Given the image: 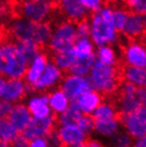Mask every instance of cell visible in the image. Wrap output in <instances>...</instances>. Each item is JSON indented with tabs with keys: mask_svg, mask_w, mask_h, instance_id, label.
<instances>
[{
	"mask_svg": "<svg viewBox=\"0 0 146 147\" xmlns=\"http://www.w3.org/2000/svg\"><path fill=\"white\" fill-rule=\"evenodd\" d=\"M4 82V79L2 77H0V91H1V88H2V84Z\"/></svg>",
	"mask_w": 146,
	"mask_h": 147,
	"instance_id": "obj_39",
	"label": "cell"
},
{
	"mask_svg": "<svg viewBox=\"0 0 146 147\" xmlns=\"http://www.w3.org/2000/svg\"><path fill=\"white\" fill-rule=\"evenodd\" d=\"M89 79L102 100L115 95L124 82L121 71L115 65H107L99 60H95Z\"/></svg>",
	"mask_w": 146,
	"mask_h": 147,
	"instance_id": "obj_1",
	"label": "cell"
},
{
	"mask_svg": "<svg viewBox=\"0 0 146 147\" xmlns=\"http://www.w3.org/2000/svg\"><path fill=\"white\" fill-rule=\"evenodd\" d=\"M118 121L114 119H107V121H94V130L102 136H114L118 130Z\"/></svg>",
	"mask_w": 146,
	"mask_h": 147,
	"instance_id": "obj_26",
	"label": "cell"
},
{
	"mask_svg": "<svg viewBox=\"0 0 146 147\" xmlns=\"http://www.w3.org/2000/svg\"></svg>",
	"mask_w": 146,
	"mask_h": 147,
	"instance_id": "obj_41",
	"label": "cell"
},
{
	"mask_svg": "<svg viewBox=\"0 0 146 147\" xmlns=\"http://www.w3.org/2000/svg\"><path fill=\"white\" fill-rule=\"evenodd\" d=\"M65 74L58 68L53 63L50 61L46 65V68L34 83L28 85V90L30 92H37L41 94H47L50 93L51 90L55 88H60L61 81L64 78Z\"/></svg>",
	"mask_w": 146,
	"mask_h": 147,
	"instance_id": "obj_7",
	"label": "cell"
},
{
	"mask_svg": "<svg viewBox=\"0 0 146 147\" xmlns=\"http://www.w3.org/2000/svg\"><path fill=\"white\" fill-rule=\"evenodd\" d=\"M48 62H49V58H48L47 50L45 49L44 51L41 52L40 55H37L30 62V65L28 66V69H27L25 75L27 84H32L41 77V75L45 70Z\"/></svg>",
	"mask_w": 146,
	"mask_h": 147,
	"instance_id": "obj_14",
	"label": "cell"
},
{
	"mask_svg": "<svg viewBox=\"0 0 146 147\" xmlns=\"http://www.w3.org/2000/svg\"><path fill=\"white\" fill-rule=\"evenodd\" d=\"M98 58L100 62L111 66H114L118 61V58L115 55L114 49L110 46H101L98 48Z\"/></svg>",
	"mask_w": 146,
	"mask_h": 147,
	"instance_id": "obj_27",
	"label": "cell"
},
{
	"mask_svg": "<svg viewBox=\"0 0 146 147\" xmlns=\"http://www.w3.org/2000/svg\"><path fill=\"white\" fill-rule=\"evenodd\" d=\"M76 126L83 132L85 136H90V133L94 130V119L90 114H82V116L77 121Z\"/></svg>",
	"mask_w": 146,
	"mask_h": 147,
	"instance_id": "obj_29",
	"label": "cell"
},
{
	"mask_svg": "<svg viewBox=\"0 0 146 147\" xmlns=\"http://www.w3.org/2000/svg\"><path fill=\"white\" fill-rule=\"evenodd\" d=\"M82 112L80 111L76 101H72L70 103L68 108L65 112L62 114H57V124L59 126H68V125H76L79 118L82 116Z\"/></svg>",
	"mask_w": 146,
	"mask_h": 147,
	"instance_id": "obj_21",
	"label": "cell"
},
{
	"mask_svg": "<svg viewBox=\"0 0 146 147\" xmlns=\"http://www.w3.org/2000/svg\"><path fill=\"white\" fill-rule=\"evenodd\" d=\"M58 11L60 15L67 22L77 25L84 19H88L91 13H88L87 9L78 0H65L58 1Z\"/></svg>",
	"mask_w": 146,
	"mask_h": 147,
	"instance_id": "obj_10",
	"label": "cell"
},
{
	"mask_svg": "<svg viewBox=\"0 0 146 147\" xmlns=\"http://www.w3.org/2000/svg\"><path fill=\"white\" fill-rule=\"evenodd\" d=\"M81 3L87 10H91V12H97L99 11L101 7L103 5V1L99 0H81Z\"/></svg>",
	"mask_w": 146,
	"mask_h": 147,
	"instance_id": "obj_33",
	"label": "cell"
},
{
	"mask_svg": "<svg viewBox=\"0 0 146 147\" xmlns=\"http://www.w3.org/2000/svg\"><path fill=\"white\" fill-rule=\"evenodd\" d=\"M29 93L28 85L24 83L22 80L19 79H7L4 80L1 91H0V98L10 102H17L20 101Z\"/></svg>",
	"mask_w": 146,
	"mask_h": 147,
	"instance_id": "obj_11",
	"label": "cell"
},
{
	"mask_svg": "<svg viewBox=\"0 0 146 147\" xmlns=\"http://www.w3.org/2000/svg\"><path fill=\"white\" fill-rule=\"evenodd\" d=\"M31 114H30L28 108L25 105L19 103L13 107L10 115L7 116V121L14 126L15 128L18 130L19 132H22V130L29 125L31 121Z\"/></svg>",
	"mask_w": 146,
	"mask_h": 147,
	"instance_id": "obj_16",
	"label": "cell"
},
{
	"mask_svg": "<svg viewBox=\"0 0 146 147\" xmlns=\"http://www.w3.org/2000/svg\"><path fill=\"white\" fill-rule=\"evenodd\" d=\"M10 147H30L29 142L27 140H25L20 134L16 140L13 142L12 144H10Z\"/></svg>",
	"mask_w": 146,
	"mask_h": 147,
	"instance_id": "obj_36",
	"label": "cell"
},
{
	"mask_svg": "<svg viewBox=\"0 0 146 147\" xmlns=\"http://www.w3.org/2000/svg\"><path fill=\"white\" fill-rule=\"evenodd\" d=\"M90 27H91L92 40L97 46L101 47L106 44L116 43L117 33L115 31L113 22H107L97 12H91L90 17Z\"/></svg>",
	"mask_w": 146,
	"mask_h": 147,
	"instance_id": "obj_5",
	"label": "cell"
},
{
	"mask_svg": "<svg viewBox=\"0 0 146 147\" xmlns=\"http://www.w3.org/2000/svg\"><path fill=\"white\" fill-rule=\"evenodd\" d=\"M120 125L124 126L127 134L132 139L146 136V107L141 106L135 112L122 117Z\"/></svg>",
	"mask_w": 146,
	"mask_h": 147,
	"instance_id": "obj_9",
	"label": "cell"
},
{
	"mask_svg": "<svg viewBox=\"0 0 146 147\" xmlns=\"http://www.w3.org/2000/svg\"><path fill=\"white\" fill-rule=\"evenodd\" d=\"M125 10L138 15H146V0H128L124 1Z\"/></svg>",
	"mask_w": 146,
	"mask_h": 147,
	"instance_id": "obj_28",
	"label": "cell"
},
{
	"mask_svg": "<svg viewBox=\"0 0 146 147\" xmlns=\"http://www.w3.org/2000/svg\"><path fill=\"white\" fill-rule=\"evenodd\" d=\"M13 103L7 100L0 99V118L7 119V116L10 115L12 109H13Z\"/></svg>",
	"mask_w": 146,
	"mask_h": 147,
	"instance_id": "obj_32",
	"label": "cell"
},
{
	"mask_svg": "<svg viewBox=\"0 0 146 147\" xmlns=\"http://www.w3.org/2000/svg\"><path fill=\"white\" fill-rule=\"evenodd\" d=\"M57 114L53 113L45 118H31L29 125L27 126L22 132L20 136L27 140L28 142L39 139V138H46L50 136L52 132H55L58 128L57 124Z\"/></svg>",
	"mask_w": 146,
	"mask_h": 147,
	"instance_id": "obj_6",
	"label": "cell"
},
{
	"mask_svg": "<svg viewBox=\"0 0 146 147\" xmlns=\"http://www.w3.org/2000/svg\"><path fill=\"white\" fill-rule=\"evenodd\" d=\"M29 62L19 51L14 43L0 45V74L9 79L25 77Z\"/></svg>",
	"mask_w": 146,
	"mask_h": 147,
	"instance_id": "obj_2",
	"label": "cell"
},
{
	"mask_svg": "<svg viewBox=\"0 0 146 147\" xmlns=\"http://www.w3.org/2000/svg\"><path fill=\"white\" fill-rule=\"evenodd\" d=\"M55 1L31 0L11 1L13 19H27L33 22H47L50 19Z\"/></svg>",
	"mask_w": 146,
	"mask_h": 147,
	"instance_id": "obj_3",
	"label": "cell"
},
{
	"mask_svg": "<svg viewBox=\"0 0 146 147\" xmlns=\"http://www.w3.org/2000/svg\"><path fill=\"white\" fill-rule=\"evenodd\" d=\"M48 140L46 138H39L35 140L29 142L30 147H47Z\"/></svg>",
	"mask_w": 146,
	"mask_h": 147,
	"instance_id": "obj_35",
	"label": "cell"
},
{
	"mask_svg": "<svg viewBox=\"0 0 146 147\" xmlns=\"http://www.w3.org/2000/svg\"><path fill=\"white\" fill-rule=\"evenodd\" d=\"M77 40L76 25L67 20H62L52 26V34L46 49L49 53L68 50L74 47Z\"/></svg>",
	"mask_w": 146,
	"mask_h": 147,
	"instance_id": "obj_4",
	"label": "cell"
},
{
	"mask_svg": "<svg viewBox=\"0 0 146 147\" xmlns=\"http://www.w3.org/2000/svg\"><path fill=\"white\" fill-rule=\"evenodd\" d=\"M76 31L78 38H88L90 36V34H91V27H90V20H89V18L84 19L81 22L77 24Z\"/></svg>",
	"mask_w": 146,
	"mask_h": 147,
	"instance_id": "obj_30",
	"label": "cell"
},
{
	"mask_svg": "<svg viewBox=\"0 0 146 147\" xmlns=\"http://www.w3.org/2000/svg\"><path fill=\"white\" fill-rule=\"evenodd\" d=\"M49 147H55V146H53V145H52V146H49Z\"/></svg>",
	"mask_w": 146,
	"mask_h": 147,
	"instance_id": "obj_40",
	"label": "cell"
},
{
	"mask_svg": "<svg viewBox=\"0 0 146 147\" xmlns=\"http://www.w3.org/2000/svg\"><path fill=\"white\" fill-rule=\"evenodd\" d=\"M76 59H83L93 55V45L89 38H78L73 47Z\"/></svg>",
	"mask_w": 146,
	"mask_h": 147,
	"instance_id": "obj_25",
	"label": "cell"
},
{
	"mask_svg": "<svg viewBox=\"0 0 146 147\" xmlns=\"http://www.w3.org/2000/svg\"><path fill=\"white\" fill-rule=\"evenodd\" d=\"M19 136V131L7 119L0 121V139L4 143L12 144Z\"/></svg>",
	"mask_w": 146,
	"mask_h": 147,
	"instance_id": "obj_24",
	"label": "cell"
},
{
	"mask_svg": "<svg viewBox=\"0 0 146 147\" xmlns=\"http://www.w3.org/2000/svg\"><path fill=\"white\" fill-rule=\"evenodd\" d=\"M84 144H85V147H106L103 146V144H101L99 141L92 140L90 138H88L87 140L84 141Z\"/></svg>",
	"mask_w": 146,
	"mask_h": 147,
	"instance_id": "obj_37",
	"label": "cell"
},
{
	"mask_svg": "<svg viewBox=\"0 0 146 147\" xmlns=\"http://www.w3.org/2000/svg\"><path fill=\"white\" fill-rule=\"evenodd\" d=\"M60 90L72 101H76L82 94L94 91L93 85L89 78L74 76V75H68V74L64 75V78L62 79L61 84H60Z\"/></svg>",
	"mask_w": 146,
	"mask_h": 147,
	"instance_id": "obj_8",
	"label": "cell"
},
{
	"mask_svg": "<svg viewBox=\"0 0 146 147\" xmlns=\"http://www.w3.org/2000/svg\"><path fill=\"white\" fill-rule=\"evenodd\" d=\"M76 102L82 113L90 114L91 115L97 109V107H98L99 105L102 102V98L98 93L93 91V92L82 94L76 100Z\"/></svg>",
	"mask_w": 146,
	"mask_h": 147,
	"instance_id": "obj_17",
	"label": "cell"
},
{
	"mask_svg": "<svg viewBox=\"0 0 146 147\" xmlns=\"http://www.w3.org/2000/svg\"><path fill=\"white\" fill-rule=\"evenodd\" d=\"M112 142L117 147H128L131 144V138L127 133H115Z\"/></svg>",
	"mask_w": 146,
	"mask_h": 147,
	"instance_id": "obj_31",
	"label": "cell"
},
{
	"mask_svg": "<svg viewBox=\"0 0 146 147\" xmlns=\"http://www.w3.org/2000/svg\"><path fill=\"white\" fill-rule=\"evenodd\" d=\"M94 63H95V55H94V53L92 55H90V57H88V58L76 59L75 62L73 63V65L70 66V68L66 74L82 77L83 75L88 74L92 69Z\"/></svg>",
	"mask_w": 146,
	"mask_h": 147,
	"instance_id": "obj_23",
	"label": "cell"
},
{
	"mask_svg": "<svg viewBox=\"0 0 146 147\" xmlns=\"http://www.w3.org/2000/svg\"><path fill=\"white\" fill-rule=\"evenodd\" d=\"M135 97H137V99L139 100L142 106L146 107V86L138 88L137 93H135Z\"/></svg>",
	"mask_w": 146,
	"mask_h": 147,
	"instance_id": "obj_34",
	"label": "cell"
},
{
	"mask_svg": "<svg viewBox=\"0 0 146 147\" xmlns=\"http://www.w3.org/2000/svg\"><path fill=\"white\" fill-rule=\"evenodd\" d=\"M48 105L52 109V112L55 114H62L65 112L66 109L70 106L68 98L65 96V94L60 90H55L51 91L50 93H47Z\"/></svg>",
	"mask_w": 146,
	"mask_h": 147,
	"instance_id": "obj_19",
	"label": "cell"
},
{
	"mask_svg": "<svg viewBox=\"0 0 146 147\" xmlns=\"http://www.w3.org/2000/svg\"><path fill=\"white\" fill-rule=\"evenodd\" d=\"M28 110L30 114H32L33 118H45L51 115L50 108L48 105L47 94H40L39 96H34L28 101Z\"/></svg>",
	"mask_w": 146,
	"mask_h": 147,
	"instance_id": "obj_15",
	"label": "cell"
},
{
	"mask_svg": "<svg viewBox=\"0 0 146 147\" xmlns=\"http://www.w3.org/2000/svg\"><path fill=\"white\" fill-rule=\"evenodd\" d=\"M132 147H146V136H142L141 139L137 141V143Z\"/></svg>",
	"mask_w": 146,
	"mask_h": 147,
	"instance_id": "obj_38",
	"label": "cell"
},
{
	"mask_svg": "<svg viewBox=\"0 0 146 147\" xmlns=\"http://www.w3.org/2000/svg\"><path fill=\"white\" fill-rule=\"evenodd\" d=\"M55 136L58 141L57 147H67L81 144L88 139V136H84L76 125L59 126L55 130Z\"/></svg>",
	"mask_w": 146,
	"mask_h": 147,
	"instance_id": "obj_12",
	"label": "cell"
},
{
	"mask_svg": "<svg viewBox=\"0 0 146 147\" xmlns=\"http://www.w3.org/2000/svg\"><path fill=\"white\" fill-rule=\"evenodd\" d=\"M47 50V49H46ZM48 53V58L51 63H53L55 66L60 68L63 73L66 74L73 65V63L76 60L75 53L73 51V48L68 49V50H64L61 52H55V53Z\"/></svg>",
	"mask_w": 146,
	"mask_h": 147,
	"instance_id": "obj_18",
	"label": "cell"
},
{
	"mask_svg": "<svg viewBox=\"0 0 146 147\" xmlns=\"http://www.w3.org/2000/svg\"><path fill=\"white\" fill-rule=\"evenodd\" d=\"M91 116L94 121H107V119H114L116 121H120V113L116 110V108L112 103L107 102V101H102L97 107V109L91 114Z\"/></svg>",
	"mask_w": 146,
	"mask_h": 147,
	"instance_id": "obj_20",
	"label": "cell"
},
{
	"mask_svg": "<svg viewBox=\"0 0 146 147\" xmlns=\"http://www.w3.org/2000/svg\"><path fill=\"white\" fill-rule=\"evenodd\" d=\"M143 32H144V16L127 12V20L122 34L127 40L139 43L143 35Z\"/></svg>",
	"mask_w": 146,
	"mask_h": 147,
	"instance_id": "obj_13",
	"label": "cell"
},
{
	"mask_svg": "<svg viewBox=\"0 0 146 147\" xmlns=\"http://www.w3.org/2000/svg\"><path fill=\"white\" fill-rule=\"evenodd\" d=\"M19 51L22 52L24 57L28 60V62H31L37 55L43 52L46 49L45 47H42L36 43L32 40H17L14 43Z\"/></svg>",
	"mask_w": 146,
	"mask_h": 147,
	"instance_id": "obj_22",
	"label": "cell"
}]
</instances>
